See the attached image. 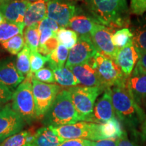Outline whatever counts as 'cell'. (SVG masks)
Instances as JSON below:
<instances>
[{"mask_svg":"<svg viewBox=\"0 0 146 146\" xmlns=\"http://www.w3.org/2000/svg\"><path fill=\"white\" fill-rule=\"evenodd\" d=\"M115 117L112 99V89H105L102 97L95 104L91 123H105Z\"/></svg>","mask_w":146,"mask_h":146,"instance_id":"obj_14","label":"cell"},{"mask_svg":"<svg viewBox=\"0 0 146 146\" xmlns=\"http://www.w3.org/2000/svg\"><path fill=\"white\" fill-rule=\"evenodd\" d=\"M68 90L81 121L91 123L97 98L104 90L100 87L85 86L72 87Z\"/></svg>","mask_w":146,"mask_h":146,"instance_id":"obj_5","label":"cell"},{"mask_svg":"<svg viewBox=\"0 0 146 146\" xmlns=\"http://www.w3.org/2000/svg\"><path fill=\"white\" fill-rule=\"evenodd\" d=\"M138 54L133 44L118 49L114 58V62L120 68L127 78L131 75L138 61Z\"/></svg>","mask_w":146,"mask_h":146,"instance_id":"obj_15","label":"cell"},{"mask_svg":"<svg viewBox=\"0 0 146 146\" xmlns=\"http://www.w3.org/2000/svg\"><path fill=\"white\" fill-rule=\"evenodd\" d=\"M14 57H7L0 60V83L11 91L18 87L25 77L18 72Z\"/></svg>","mask_w":146,"mask_h":146,"instance_id":"obj_13","label":"cell"},{"mask_svg":"<svg viewBox=\"0 0 146 146\" xmlns=\"http://www.w3.org/2000/svg\"><path fill=\"white\" fill-rule=\"evenodd\" d=\"M140 23H141V28H145L146 29V14L145 15L142 16L141 21H140Z\"/></svg>","mask_w":146,"mask_h":146,"instance_id":"obj_43","label":"cell"},{"mask_svg":"<svg viewBox=\"0 0 146 146\" xmlns=\"http://www.w3.org/2000/svg\"><path fill=\"white\" fill-rule=\"evenodd\" d=\"M138 61L132 74H146V52H137Z\"/></svg>","mask_w":146,"mask_h":146,"instance_id":"obj_37","label":"cell"},{"mask_svg":"<svg viewBox=\"0 0 146 146\" xmlns=\"http://www.w3.org/2000/svg\"><path fill=\"white\" fill-rule=\"evenodd\" d=\"M33 77L37 81L45 83H54L56 82L54 72L50 68H43L33 73Z\"/></svg>","mask_w":146,"mask_h":146,"instance_id":"obj_34","label":"cell"},{"mask_svg":"<svg viewBox=\"0 0 146 146\" xmlns=\"http://www.w3.org/2000/svg\"><path fill=\"white\" fill-rule=\"evenodd\" d=\"M91 146H117V139H107L92 141Z\"/></svg>","mask_w":146,"mask_h":146,"instance_id":"obj_41","label":"cell"},{"mask_svg":"<svg viewBox=\"0 0 146 146\" xmlns=\"http://www.w3.org/2000/svg\"><path fill=\"white\" fill-rule=\"evenodd\" d=\"M31 51L25 45L23 50L18 53L16 59V68L22 75L26 77L31 72Z\"/></svg>","mask_w":146,"mask_h":146,"instance_id":"obj_25","label":"cell"},{"mask_svg":"<svg viewBox=\"0 0 146 146\" xmlns=\"http://www.w3.org/2000/svg\"><path fill=\"white\" fill-rule=\"evenodd\" d=\"M133 33L129 29L123 28L116 31L112 36V43L117 49L133 44Z\"/></svg>","mask_w":146,"mask_h":146,"instance_id":"obj_27","label":"cell"},{"mask_svg":"<svg viewBox=\"0 0 146 146\" xmlns=\"http://www.w3.org/2000/svg\"><path fill=\"white\" fill-rule=\"evenodd\" d=\"M104 90L125 83L127 78L112 58L98 52L91 59Z\"/></svg>","mask_w":146,"mask_h":146,"instance_id":"obj_6","label":"cell"},{"mask_svg":"<svg viewBox=\"0 0 146 146\" xmlns=\"http://www.w3.org/2000/svg\"><path fill=\"white\" fill-rule=\"evenodd\" d=\"M32 85L37 118H43L59 94L60 87L56 84L39 81L34 77Z\"/></svg>","mask_w":146,"mask_h":146,"instance_id":"obj_8","label":"cell"},{"mask_svg":"<svg viewBox=\"0 0 146 146\" xmlns=\"http://www.w3.org/2000/svg\"><path fill=\"white\" fill-rule=\"evenodd\" d=\"M45 1H47V2H48V1H50V0H45Z\"/></svg>","mask_w":146,"mask_h":146,"instance_id":"obj_52","label":"cell"},{"mask_svg":"<svg viewBox=\"0 0 146 146\" xmlns=\"http://www.w3.org/2000/svg\"><path fill=\"white\" fill-rule=\"evenodd\" d=\"M117 146H139L129 140L127 134L124 131L123 134L120 137L117 138Z\"/></svg>","mask_w":146,"mask_h":146,"instance_id":"obj_42","label":"cell"},{"mask_svg":"<svg viewBox=\"0 0 146 146\" xmlns=\"http://www.w3.org/2000/svg\"><path fill=\"white\" fill-rule=\"evenodd\" d=\"M29 131H23L5 139L0 146H24L27 143Z\"/></svg>","mask_w":146,"mask_h":146,"instance_id":"obj_31","label":"cell"},{"mask_svg":"<svg viewBox=\"0 0 146 146\" xmlns=\"http://www.w3.org/2000/svg\"><path fill=\"white\" fill-rule=\"evenodd\" d=\"M25 45L30 49L31 52H38L40 41V32L39 24L33 26L27 27L23 33Z\"/></svg>","mask_w":146,"mask_h":146,"instance_id":"obj_26","label":"cell"},{"mask_svg":"<svg viewBox=\"0 0 146 146\" xmlns=\"http://www.w3.org/2000/svg\"><path fill=\"white\" fill-rule=\"evenodd\" d=\"M97 24L98 23L90 16L78 12L71 18L68 27L75 31L79 36H90L91 32Z\"/></svg>","mask_w":146,"mask_h":146,"instance_id":"obj_21","label":"cell"},{"mask_svg":"<svg viewBox=\"0 0 146 146\" xmlns=\"http://www.w3.org/2000/svg\"><path fill=\"white\" fill-rule=\"evenodd\" d=\"M1 54H2V52H1V50H0V57H1Z\"/></svg>","mask_w":146,"mask_h":146,"instance_id":"obj_50","label":"cell"},{"mask_svg":"<svg viewBox=\"0 0 146 146\" xmlns=\"http://www.w3.org/2000/svg\"><path fill=\"white\" fill-rule=\"evenodd\" d=\"M5 21H5L4 16H3V14L0 12V25H1V24H3V23H5Z\"/></svg>","mask_w":146,"mask_h":146,"instance_id":"obj_45","label":"cell"},{"mask_svg":"<svg viewBox=\"0 0 146 146\" xmlns=\"http://www.w3.org/2000/svg\"><path fill=\"white\" fill-rule=\"evenodd\" d=\"M13 93L8 87L0 83V104L8 103L12 99Z\"/></svg>","mask_w":146,"mask_h":146,"instance_id":"obj_39","label":"cell"},{"mask_svg":"<svg viewBox=\"0 0 146 146\" xmlns=\"http://www.w3.org/2000/svg\"><path fill=\"white\" fill-rule=\"evenodd\" d=\"M72 71L80 84L85 87H100L101 84L98 73L94 68L91 60L89 62L83 64L71 66L67 67ZM102 88V87H101Z\"/></svg>","mask_w":146,"mask_h":146,"instance_id":"obj_17","label":"cell"},{"mask_svg":"<svg viewBox=\"0 0 146 146\" xmlns=\"http://www.w3.org/2000/svg\"><path fill=\"white\" fill-rule=\"evenodd\" d=\"M126 86L139 104L146 101V74H131L127 78Z\"/></svg>","mask_w":146,"mask_h":146,"instance_id":"obj_18","label":"cell"},{"mask_svg":"<svg viewBox=\"0 0 146 146\" xmlns=\"http://www.w3.org/2000/svg\"><path fill=\"white\" fill-rule=\"evenodd\" d=\"M25 122L8 104L0 110V143L21 132Z\"/></svg>","mask_w":146,"mask_h":146,"instance_id":"obj_10","label":"cell"},{"mask_svg":"<svg viewBox=\"0 0 146 146\" xmlns=\"http://www.w3.org/2000/svg\"><path fill=\"white\" fill-rule=\"evenodd\" d=\"M47 3L45 0H36L31 3L24 20L25 27H29L37 25L47 17Z\"/></svg>","mask_w":146,"mask_h":146,"instance_id":"obj_20","label":"cell"},{"mask_svg":"<svg viewBox=\"0 0 146 146\" xmlns=\"http://www.w3.org/2000/svg\"><path fill=\"white\" fill-rule=\"evenodd\" d=\"M78 1H83V0H78Z\"/></svg>","mask_w":146,"mask_h":146,"instance_id":"obj_53","label":"cell"},{"mask_svg":"<svg viewBox=\"0 0 146 146\" xmlns=\"http://www.w3.org/2000/svg\"><path fill=\"white\" fill-rule=\"evenodd\" d=\"M141 130L142 133H143V135L145 136V137H146V120L144 121V123L142 124Z\"/></svg>","mask_w":146,"mask_h":146,"instance_id":"obj_44","label":"cell"},{"mask_svg":"<svg viewBox=\"0 0 146 146\" xmlns=\"http://www.w3.org/2000/svg\"><path fill=\"white\" fill-rule=\"evenodd\" d=\"M3 0H0V7L1 6V5H2L3 4Z\"/></svg>","mask_w":146,"mask_h":146,"instance_id":"obj_47","label":"cell"},{"mask_svg":"<svg viewBox=\"0 0 146 146\" xmlns=\"http://www.w3.org/2000/svg\"><path fill=\"white\" fill-rule=\"evenodd\" d=\"M26 1H29V2L32 3V2H34V1H35L36 0H26Z\"/></svg>","mask_w":146,"mask_h":146,"instance_id":"obj_48","label":"cell"},{"mask_svg":"<svg viewBox=\"0 0 146 146\" xmlns=\"http://www.w3.org/2000/svg\"><path fill=\"white\" fill-rule=\"evenodd\" d=\"M99 132L101 140L117 139L123 134L121 124L116 118H112L105 123L99 124Z\"/></svg>","mask_w":146,"mask_h":146,"instance_id":"obj_23","label":"cell"},{"mask_svg":"<svg viewBox=\"0 0 146 146\" xmlns=\"http://www.w3.org/2000/svg\"><path fill=\"white\" fill-rule=\"evenodd\" d=\"M145 105H146V104H145Z\"/></svg>","mask_w":146,"mask_h":146,"instance_id":"obj_54","label":"cell"},{"mask_svg":"<svg viewBox=\"0 0 146 146\" xmlns=\"http://www.w3.org/2000/svg\"><path fill=\"white\" fill-rule=\"evenodd\" d=\"M131 12L137 16H143L146 12V0H131Z\"/></svg>","mask_w":146,"mask_h":146,"instance_id":"obj_36","label":"cell"},{"mask_svg":"<svg viewBox=\"0 0 146 146\" xmlns=\"http://www.w3.org/2000/svg\"><path fill=\"white\" fill-rule=\"evenodd\" d=\"M111 89L115 114L120 122L135 131L146 120L145 112L128 90L126 82Z\"/></svg>","mask_w":146,"mask_h":146,"instance_id":"obj_2","label":"cell"},{"mask_svg":"<svg viewBox=\"0 0 146 146\" xmlns=\"http://www.w3.org/2000/svg\"><path fill=\"white\" fill-rule=\"evenodd\" d=\"M16 1V0H3V3H8V2H11V1Z\"/></svg>","mask_w":146,"mask_h":146,"instance_id":"obj_46","label":"cell"},{"mask_svg":"<svg viewBox=\"0 0 146 146\" xmlns=\"http://www.w3.org/2000/svg\"><path fill=\"white\" fill-rule=\"evenodd\" d=\"M43 29H52L53 31L57 33L60 27L56 22L50 19L48 17H45L43 21H41L39 23V30H42Z\"/></svg>","mask_w":146,"mask_h":146,"instance_id":"obj_38","label":"cell"},{"mask_svg":"<svg viewBox=\"0 0 146 146\" xmlns=\"http://www.w3.org/2000/svg\"><path fill=\"white\" fill-rule=\"evenodd\" d=\"M58 135L64 140L82 139L96 141L101 140L99 132V124L80 121L74 124L54 127Z\"/></svg>","mask_w":146,"mask_h":146,"instance_id":"obj_7","label":"cell"},{"mask_svg":"<svg viewBox=\"0 0 146 146\" xmlns=\"http://www.w3.org/2000/svg\"><path fill=\"white\" fill-rule=\"evenodd\" d=\"M114 30L97 24L90 33V37L97 52L114 60L118 49L112 41Z\"/></svg>","mask_w":146,"mask_h":146,"instance_id":"obj_11","label":"cell"},{"mask_svg":"<svg viewBox=\"0 0 146 146\" xmlns=\"http://www.w3.org/2000/svg\"><path fill=\"white\" fill-rule=\"evenodd\" d=\"M31 3L26 0H16L5 3L0 7V12L3 14L6 21L23 25L25 14Z\"/></svg>","mask_w":146,"mask_h":146,"instance_id":"obj_16","label":"cell"},{"mask_svg":"<svg viewBox=\"0 0 146 146\" xmlns=\"http://www.w3.org/2000/svg\"><path fill=\"white\" fill-rule=\"evenodd\" d=\"M49 61L48 56H45L38 52H31V72L35 73L43 68L46 62Z\"/></svg>","mask_w":146,"mask_h":146,"instance_id":"obj_33","label":"cell"},{"mask_svg":"<svg viewBox=\"0 0 146 146\" xmlns=\"http://www.w3.org/2000/svg\"><path fill=\"white\" fill-rule=\"evenodd\" d=\"M69 50L63 45L59 44L54 51L48 56V66H56L58 67H64L68 59Z\"/></svg>","mask_w":146,"mask_h":146,"instance_id":"obj_29","label":"cell"},{"mask_svg":"<svg viewBox=\"0 0 146 146\" xmlns=\"http://www.w3.org/2000/svg\"><path fill=\"white\" fill-rule=\"evenodd\" d=\"M1 105H2V104H0V110L1 109Z\"/></svg>","mask_w":146,"mask_h":146,"instance_id":"obj_51","label":"cell"},{"mask_svg":"<svg viewBox=\"0 0 146 146\" xmlns=\"http://www.w3.org/2000/svg\"><path fill=\"white\" fill-rule=\"evenodd\" d=\"M79 12L71 0H50L47 3V17L58 24L60 27H67L71 18Z\"/></svg>","mask_w":146,"mask_h":146,"instance_id":"obj_9","label":"cell"},{"mask_svg":"<svg viewBox=\"0 0 146 146\" xmlns=\"http://www.w3.org/2000/svg\"><path fill=\"white\" fill-rule=\"evenodd\" d=\"M59 45V42L57 36H54L47 41L45 44L39 45L38 48V52L45 56H48L53 51H54Z\"/></svg>","mask_w":146,"mask_h":146,"instance_id":"obj_35","label":"cell"},{"mask_svg":"<svg viewBox=\"0 0 146 146\" xmlns=\"http://www.w3.org/2000/svg\"><path fill=\"white\" fill-rule=\"evenodd\" d=\"M91 16L97 23L112 29L127 28L130 11L127 0H85Z\"/></svg>","mask_w":146,"mask_h":146,"instance_id":"obj_1","label":"cell"},{"mask_svg":"<svg viewBox=\"0 0 146 146\" xmlns=\"http://www.w3.org/2000/svg\"><path fill=\"white\" fill-rule=\"evenodd\" d=\"M33 73L31 72L18 85L13 93L12 99V109L27 123H31L38 118L33 93Z\"/></svg>","mask_w":146,"mask_h":146,"instance_id":"obj_4","label":"cell"},{"mask_svg":"<svg viewBox=\"0 0 146 146\" xmlns=\"http://www.w3.org/2000/svg\"><path fill=\"white\" fill-rule=\"evenodd\" d=\"M97 53L90 36H79L76 44L69 51L66 67L89 62Z\"/></svg>","mask_w":146,"mask_h":146,"instance_id":"obj_12","label":"cell"},{"mask_svg":"<svg viewBox=\"0 0 146 146\" xmlns=\"http://www.w3.org/2000/svg\"><path fill=\"white\" fill-rule=\"evenodd\" d=\"M64 140L60 138L52 126L40 128L36 131L31 146H59Z\"/></svg>","mask_w":146,"mask_h":146,"instance_id":"obj_19","label":"cell"},{"mask_svg":"<svg viewBox=\"0 0 146 146\" xmlns=\"http://www.w3.org/2000/svg\"><path fill=\"white\" fill-rule=\"evenodd\" d=\"M1 47L10 54L13 55V56L18 55V53L21 52L24 47L25 46V41L23 34L18 35L8 41L1 43Z\"/></svg>","mask_w":146,"mask_h":146,"instance_id":"obj_30","label":"cell"},{"mask_svg":"<svg viewBox=\"0 0 146 146\" xmlns=\"http://www.w3.org/2000/svg\"><path fill=\"white\" fill-rule=\"evenodd\" d=\"M133 44L137 52H146V29H137L133 31Z\"/></svg>","mask_w":146,"mask_h":146,"instance_id":"obj_32","label":"cell"},{"mask_svg":"<svg viewBox=\"0 0 146 146\" xmlns=\"http://www.w3.org/2000/svg\"><path fill=\"white\" fill-rule=\"evenodd\" d=\"M92 141L82 139L66 140L59 146H91Z\"/></svg>","mask_w":146,"mask_h":146,"instance_id":"obj_40","label":"cell"},{"mask_svg":"<svg viewBox=\"0 0 146 146\" xmlns=\"http://www.w3.org/2000/svg\"><path fill=\"white\" fill-rule=\"evenodd\" d=\"M24 146H31V144H26V145H25Z\"/></svg>","mask_w":146,"mask_h":146,"instance_id":"obj_49","label":"cell"},{"mask_svg":"<svg viewBox=\"0 0 146 146\" xmlns=\"http://www.w3.org/2000/svg\"><path fill=\"white\" fill-rule=\"evenodd\" d=\"M43 118L44 125L54 127L71 125L81 121L73 104L68 90L59 92Z\"/></svg>","mask_w":146,"mask_h":146,"instance_id":"obj_3","label":"cell"},{"mask_svg":"<svg viewBox=\"0 0 146 146\" xmlns=\"http://www.w3.org/2000/svg\"><path fill=\"white\" fill-rule=\"evenodd\" d=\"M25 25L5 21L0 25V43L8 41L18 35L23 34Z\"/></svg>","mask_w":146,"mask_h":146,"instance_id":"obj_24","label":"cell"},{"mask_svg":"<svg viewBox=\"0 0 146 146\" xmlns=\"http://www.w3.org/2000/svg\"><path fill=\"white\" fill-rule=\"evenodd\" d=\"M49 68L54 72L56 82L60 86L66 87H75L79 82L74 74L67 67H58L56 66H50Z\"/></svg>","mask_w":146,"mask_h":146,"instance_id":"obj_22","label":"cell"},{"mask_svg":"<svg viewBox=\"0 0 146 146\" xmlns=\"http://www.w3.org/2000/svg\"><path fill=\"white\" fill-rule=\"evenodd\" d=\"M56 36L59 44L63 45L69 50L76 44L78 39V34L75 31L63 27H60L56 33Z\"/></svg>","mask_w":146,"mask_h":146,"instance_id":"obj_28","label":"cell"}]
</instances>
